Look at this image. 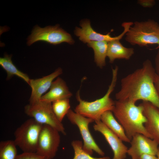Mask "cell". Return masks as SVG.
<instances>
[{"label": "cell", "instance_id": "1", "mask_svg": "<svg viewBox=\"0 0 159 159\" xmlns=\"http://www.w3.org/2000/svg\"><path fill=\"white\" fill-rule=\"evenodd\" d=\"M156 73L151 61L145 60L141 68L121 79L120 89L115 95L116 99L135 103L141 100L151 103L159 109V96L154 84Z\"/></svg>", "mask_w": 159, "mask_h": 159}, {"label": "cell", "instance_id": "14", "mask_svg": "<svg viewBox=\"0 0 159 159\" xmlns=\"http://www.w3.org/2000/svg\"><path fill=\"white\" fill-rule=\"evenodd\" d=\"M140 104L147 119L144 124L145 128L152 139L159 145V109L148 102L143 101Z\"/></svg>", "mask_w": 159, "mask_h": 159}, {"label": "cell", "instance_id": "22", "mask_svg": "<svg viewBox=\"0 0 159 159\" xmlns=\"http://www.w3.org/2000/svg\"><path fill=\"white\" fill-rule=\"evenodd\" d=\"M71 145L74 151V156L72 159H111L108 156L97 158L86 152L83 149V143L80 140H74L72 141Z\"/></svg>", "mask_w": 159, "mask_h": 159}, {"label": "cell", "instance_id": "27", "mask_svg": "<svg viewBox=\"0 0 159 159\" xmlns=\"http://www.w3.org/2000/svg\"><path fill=\"white\" fill-rule=\"evenodd\" d=\"M155 63L157 71L158 73L157 74L159 76V49L155 58Z\"/></svg>", "mask_w": 159, "mask_h": 159}, {"label": "cell", "instance_id": "6", "mask_svg": "<svg viewBox=\"0 0 159 159\" xmlns=\"http://www.w3.org/2000/svg\"><path fill=\"white\" fill-rule=\"evenodd\" d=\"M25 113L31 118L42 125H49L64 135H66L65 129L62 122L55 115L52 103L40 100L24 107Z\"/></svg>", "mask_w": 159, "mask_h": 159}, {"label": "cell", "instance_id": "16", "mask_svg": "<svg viewBox=\"0 0 159 159\" xmlns=\"http://www.w3.org/2000/svg\"><path fill=\"white\" fill-rule=\"evenodd\" d=\"M134 53L133 48L124 47L119 40H116L108 42L107 57L110 63L113 62L116 59L128 60Z\"/></svg>", "mask_w": 159, "mask_h": 159}, {"label": "cell", "instance_id": "25", "mask_svg": "<svg viewBox=\"0 0 159 159\" xmlns=\"http://www.w3.org/2000/svg\"><path fill=\"white\" fill-rule=\"evenodd\" d=\"M139 159H158L156 155L148 154H144L141 155Z\"/></svg>", "mask_w": 159, "mask_h": 159}, {"label": "cell", "instance_id": "24", "mask_svg": "<svg viewBox=\"0 0 159 159\" xmlns=\"http://www.w3.org/2000/svg\"><path fill=\"white\" fill-rule=\"evenodd\" d=\"M138 3L143 7L146 8L152 7L155 3L154 0H139Z\"/></svg>", "mask_w": 159, "mask_h": 159}, {"label": "cell", "instance_id": "5", "mask_svg": "<svg viewBox=\"0 0 159 159\" xmlns=\"http://www.w3.org/2000/svg\"><path fill=\"white\" fill-rule=\"evenodd\" d=\"M43 125L31 118L26 120L16 130L14 141L23 152H36Z\"/></svg>", "mask_w": 159, "mask_h": 159}, {"label": "cell", "instance_id": "15", "mask_svg": "<svg viewBox=\"0 0 159 159\" xmlns=\"http://www.w3.org/2000/svg\"><path fill=\"white\" fill-rule=\"evenodd\" d=\"M49 89L42 96L41 100L52 103L58 100L69 98L72 96L65 82L59 77L53 81Z\"/></svg>", "mask_w": 159, "mask_h": 159}, {"label": "cell", "instance_id": "3", "mask_svg": "<svg viewBox=\"0 0 159 159\" xmlns=\"http://www.w3.org/2000/svg\"><path fill=\"white\" fill-rule=\"evenodd\" d=\"M118 67L116 66L112 69V77L111 82L108 90L102 97L95 101L88 102L81 98L78 91L76 98L79 102L74 111L80 115L93 120L94 122L101 120L102 115L105 112L112 111L115 101L110 97L115 87L118 75Z\"/></svg>", "mask_w": 159, "mask_h": 159}, {"label": "cell", "instance_id": "18", "mask_svg": "<svg viewBox=\"0 0 159 159\" xmlns=\"http://www.w3.org/2000/svg\"><path fill=\"white\" fill-rule=\"evenodd\" d=\"M12 55L5 54L3 57L0 58V65L6 72L7 80H9L14 76L21 78L29 84L30 79L28 75L19 70L13 63Z\"/></svg>", "mask_w": 159, "mask_h": 159}, {"label": "cell", "instance_id": "8", "mask_svg": "<svg viewBox=\"0 0 159 159\" xmlns=\"http://www.w3.org/2000/svg\"><path fill=\"white\" fill-rule=\"evenodd\" d=\"M72 124L78 127L83 140V149L87 153L92 155L94 151L103 156L104 152L95 142L89 129V124L94 122L92 119L85 117L70 109L66 115Z\"/></svg>", "mask_w": 159, "mask_h": 159}, {"label": "cell", "instance_id": "2", "mask_svg": "<svg viewBox=\"0 0 159 159\" xmlns=\"http://www.w3.org/2000/svg\"><path fill=\"white\" fill-rule=\"evenodd\" d=\"M135 104L127 101H115L112 111L130 141L133 136L138 133L152 139L144 126L147 119L143 113V107L140 104L138 106Z\"/></svg>", "mask_w": 159, "mask_h": 159}, {"label": "cell", "instance_id": "9", "mask_svg": "<svg viewBox=\"0 0 159 159\" xmlns=\"http://www.w3.org/2000/svg\"><path fill=\"white\" fill-rule=\"evenodd\" d=\"M59 133L49 125H43L39 136L36 153L53 159L56 155L60 144Z\"/></svg>", "mask_w": 159, "mask_h": 159}, {"label": "cell", "instance_id": "7", "mask_svg": "<svg viewBox=\"0 0 159 159\" xmlns=\"http://www.w3.org/2000/svg\"><path fill=\"white\" fill-rule=\"evenodd\" d=\"M38 41L45 42L54 45L64 42L69 44L74 43L70 34L60 27L59 24L44 28L36 25L27 38V44L30 46Z\"/></svg>", "mask_w": 159, "mask_h": 159}, {"label": "cell", "instance_id": "19", "mask_svg": "<svg viewBox=\"0 0 159 159\" xmlns=\"http://www.w3.org/2000/svg\"><path fill=\"white\" fill-rule=\"evenodd\" d=\"M108 42L106 41H92L87 43V46L93 49L95 61L97 65L101 68L106 65Z\"/></svg>", "mask_w": 159, "mask_h": 159}, {"label": "cell", "instance_id": "10", "mask_svg": "<svg viewBox=\"0 0 159 159\" xmlns=\"http://www.w3.org/2000/svg\"><path fill=\"white\" fill-rule=\"evenodd\" d=\"M130 23L125 22L122 24L124 28L122 32L117 36L112 37L110 33L103 34L94 30L90 25V21L83 20L80 23L81 28L76 27L74 31L75 34L79 37V39L85 43L92 41H106L108 42L116 40H120L125 35L131 26Z\"/></svg>", "mask_w": 159, "mask_h": 159}, {"label": "cell", "instance_id": "4", "mask_svg": "<svg viewBox=\"0 0 159 159\" xmlns=\"http://www.w3.org/2000/svg\"><path fill=\"white\" fill-rule=\"evenodd\" d=\"M126 41L140 47L156 44L159 48V25L153 20L136 21L125 34Z\"/></svg>", "mask_w": 159, "mask_h": 159}, {"label": "cell", "instance_id": "13", "mask_svg": "<svg viewBox=\"0 0 159 159\" xmlns=\"http://www.w3.org/2000/svg\"><path fill=\"white\" fill-rule=\"evenodd\" d=\"M62 73V69L59 68L51 74L42 78L30 80L29 85L32 92L29 99V104L40 100L43 95L50 89L53 80Z\"/></svg>", "mask_w": 159, "mask_h": 159}, {"label": "cell", "instance_id": "12", "mask_svg": "<svg viewBox=\"0 0 159 159\" xmlns=\"http://www.w3.org/2000/svg\"><path fill=\"white\" fill-rule=\"evenodd\" d=\"M93 128L104 137L113 153L112 159H125L127 147L116 135L111 131L101 120L95 122Z\"/></svg>", "mask_w": 159, "mask_h": 159}, {"label": "cell", "instance_id": "28", "mask_svg": "<svg viewBox=\"0 0 159 159\" xmlns=\"http://www.w3.org/2000/svg\"><path fill=\"white\" fill-rule=\"evenodd\" d=\"M156 155L157 156V157H158V159H159V147H158V151Z\"/></svg>", "mask_w": 159, "mask_h": 159}, {"label": "cell", "instance_id": "23", "mask_svg": "<svg viewBox=\"0 0 159 159\" xmlns=\"http://www.w3.org/2000/svg\"><path fill=\"white\" fill-rule=\"evenodd\" d=\"M16 159H53L37 154L36 152L25 153L17 155Z\"/></svg>", "mask_w": 159, "mask_h": 159}, {"label": "cell", "instance_id": "17", "mask_svg": "<svg viewBox=\"0 0 159 159\" xmlns=\"http://www.w3.org/2000/svg\"><path fill=\"white\" fill-rule=\"evenodd\" d=\"M101 121L122 141L130 143V140L126 135L125 130L115 117L112 112L107 111L102 115Z\"/></svg>", "mask_w": 159, "mask_h": 159}, {"label": "cell", "instance_id": "21", "mask_svg": "<svg viewBox=\"0 0 159 159\" xmlns=\"http://www.w3.org/2000/svg\"><path fill=\"white\" fill-rule=\"evenodd\" d=\"M53 112L58 120L62 122L70 109L69 98L58 100L52 102Z\"/></svg>", "mask_w": 159, "mask_h": 159}, {"label": "cell", "instance_id": "20", "mask_svg": "<svg viewBox=\"0 0 159 159\" xmlns=\"http://www.w3.org/2000/svg\"><path fill=\"white\" fill-rule=\"evenodd\" d=\"M16 146L14 140H9L0 142V159H16Z\"/></svg>", "mask_w": 159, "mask_h": 159}, {"label": "cell", "instance_id": "11", "mask_svg": "<svg viewBox=\"0 0 159 159\" xmlns=\"http://www.w3.org/2000/svg\"><path fill=\"white\" fill-rule=\"evenodd\" d=\"M131 146L127 154L131 159H139L144 154L156 155L158 150V143L154 140L141 134H136L132 137Z\"/></svg>", "mask_w": 159, "mask_h": 159}, {"label": "cell", "instance_id": "26", "mask_svg": "<svg viewBox=\"0 0 159 159\" xmlns=\"http://www.w3.org/2000/svg\"><path fill=\"white\" fill-rule=\"evenodd\" d=\"M155 85L159 96V76L156 73L154 80Z\"/></svg>", "mask_w": 159, "mask_h": 159}]
</instances>
